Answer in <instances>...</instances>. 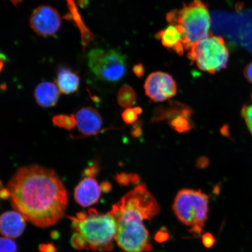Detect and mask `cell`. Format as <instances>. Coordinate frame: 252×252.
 Returning a JSON list of instances; mask_svg holds the SVG:
<instances>
[{
    "label": "cell",
    "mask_w": 252,
    "mask_h": 252,
    "mask_svg": "<svg viewBox=\"0 0 252 252\" xmlns=\"http://www.w3.org/2000/svg\"><path fill=\"white\" fill-rule=\"evenodd\" d=\"M99 164L97 162H94L92 165L87 167L84 170L83 175L84 177L95 178L99 172Z\"/></svg>",
    "instance_id": "25"
},
{
    "label": "cell",
    "mask_w": 252,
    "mask_h": 252,
    "mask_svg": "<svg viewBox=\"0 0 252 252\" xmlns=\"http://www.w3.org/2000/svg\"><path fill=\"white\" fill-rule=\"evenodd\" d=\"M53 124L59 127L70 131L76 126V119L74 115H59L52 119Z\"/></svg>",
    "instance_id": "20"
},
{
    "label": "cell",
    "mask_w": 252,
    "mask_h": 252,
    "mask_svg": "<svg viewBox=\"0 0 252 252\" xmlns=\"http://www.w3.org/2000/svg\"><path fill=\"white\" fill-rule=\"evenodd\" d=\"M100 188H101L102 191L105 192V193L112 190V185L108 182H103L100 185Z\"/></svg>",
    "instance_id": "31"
},
{
    "label": "cell",
    "mask_w": 252,
    "mask_h": 252,
    "mask_svg": "<svg viewBox=\"0 0 252 252\" xmlns=\"http://www.w3.org/2000/svg\"><path fill=\"white\" fill-rule=\"evenodd\" d=\"M42 251L43 252H55V248L51 245H46L45 247L43 245Z\"/></svg>",
    "instance_id": "33"
},
{
    "label": "cell",
    "mask_w": 252,
    "mask_h": 252,
    "mask_svg": "<svg viewBox=\"0 0 252 252\" xmlns=\"http://www.w3.org/2000/svg\"><path fill=\"white\" fill-rule=\"evenodd\" d=\"M75 117L81 137L92 136L103 131L102 116L96 109L85 107L78 110Z\"/></svg>",
    "instance_id": "10"
},
{
    "label": "cell",
    "mask_w": 252,
    "mask_h": 252,
    "mask_svg": "<svg viewBox=\"0 0 252 252\" xmlns=\"http://www.w3.org/2000/svg\"><path fill=\"white\" fill-rule=\"evenodd\" d=\"M131 133L132 136L135 138H138L141 136L142 134H143V130H142L140 122L134 126L131 131Z\"/></svg>",
    "instance_id": "28"
},
{
    "label": "cell",
    "mask_w": 252,
    "mask_h": 252,
    "mask_svg": "<svg viewBox=\"0 0 252 252\" xmlns=\"http://www.w3.org/2000/svg\"><path fill=\"white\" fill-rule=\"evenodd\" d=\"M24 217L18 212H5L1 217V232L6 238H16L23 234L25 228Z\"/></svg>",
    "instance_id": "14"
},
{
    "label": "cell",
    "mask_w": 252,
    "mask_h": 252,
    "mask_svg": "<svg viewBox=\"0 0 252 252\" xmlns=\"http://www.w3.org/2000/svg\"><path fill=\"white\" fill-rule=\"evenodd\" d=\"M229 56L225 40L212 35L194 44L188 53L191 64H195L200 70L212 74L227 67Z\"/></svg>",
    "instance_id": "6"
},
{
    "label": "cell",
    "mask_w": 252,
    "mask_h": 252,
    "mask_svg": "<svg viewBox=\"0 0 252 252\" xmlns=\"http://www.w3.org/2000/svg\"><path fill=\"white\" fill-rule=\"evenodd\" d=\"M193 110L185 104L178 101H169L166 105H160L154 109L151 122L171 121L179 115L192 117Z\"/></svg>",
    "instance_id": "12"
},
{
    "label": "cell",
    "mask_w": 252,
    "mask_h": 252,
    "mask_svg": "<svg viewBox=\"0 0 252 252\" xmlns=\"http://www.w3.org/2000/svg\"><path fill=\"white\" fill-rule=\"evenodd\" d=\"M146 95L155 102L165 101L177 94V86L171 75L161 71L153 72L144 84Z\"/></svg>",
    "instance_id": "8"
},
{
    "label": "cell",
    "mask_w": 252,
    "mask_h": 252,
    "mask_svg": "<svg viewBox=\"0 0 252 252\" xmlns=\"http://www.w3.org/2000/svg\"><path fill=\"white\" fill-rule=\"evenodd\" d=\"M115 179L118 184L122 187H127L130 184H137L140 181V176L135 173H118L116 175Z\"/></svg>",
    "instance_id": "21"
},
{
    "label": "cell",
    "mask_w": 252,
    "mask_h": 252,
    "mask_svg": "<svg viewBox=\"0 0 252 252\" xmlns=\"http://www.w3.org/2000/svg\"><path fill=\"white\" fill-rule=\"evenodd\" d=\"M12 4H13L15 7H17L19 3H20L23 0H10Z\"/></svg>",
    "instance_id": "35"
},
{
    "label": "cell",
    "mask_w": 252,
    "mask_h": 252,
    "mask_svg": "<svg viewBox=\"0 0 252 252\" xmlns=\"http://www.w3.org/2000/svg\"><path fill=\"white\" fill-rule=\"evenodd\" d=\"M228 128L225 127H223L222 128H221V133L223 135H228Z\"/></svg>",
    "instance_id": "34"
},
{
    "label": "cell",
    "mask_w": 252,
    "mask_h": 252,
    "mask_svg": "<svg viewBox=\"0 0 252 252\" xmlns=\"http://www.w3.org/2000/svg\"><path fill=\"white\" fill-rule=\"evenodd\" d=\"M12 207L40 228L55 224L64 216L67 191L52 169L37 165L19 169L8 183Z\"/></svg>",
    "instance_id": "1"
},
{
    "label": "cell",
    "mask_w": 252,
    "mask_h": 252,
    "mask_svg": "<svg viewBox=\"0 0 252 252\" xmlns=\"http://www.w3.org/2000/svg\"><path fill=\"white\" fill-rule=\"evenodd\" d=\"M143 110L140 107L126 109L122 115L123 121L126 124L132 125L137 121L138 116L141 114Z\"/></svg>",
    "instance_id": "22"
},
{
    "label": "cell",
    "mask_w": 252,
    "mask_h": 252,
    "mask_svg": "<svg viewBox=\"0 0 252 252\" xmlns=\"http://www.w3.org/2000/svg\"><path fill=\"white\" fill-rule=\"evenodd\" d=\"M66 1H67L69 11H70V14L68 15L69 16L68 19L71 18V20H73L78 29L80 30L82 43H83V46L85 49L91 42L94 40V36L88 29L82 20L80 12L75 4V0H66Z\"/></svg>",
    "instance_id": "17"
},
{
    "label": "cell",
    "mask_w": 252,
    "mask_h": 252,
    "mask_svg": "<svg viewBox=\"0 0 252 252\" xmlns=\"http://www.w3.org/2000/svg\"><path fill=\"white\" fill-rule=\"evenodd\" d=\"M80 78L75 72L67 67H60L56 85L60 92L69 94L76 93L80 87Z\"/></svg>",
    "instance_id": "16"
},
{
    "label": "cell",
    "mask_w": 252,
    "mask_h": 252,
    "mask_svg": "<svg viewBox=\"0 0 252 252\" xmlns=\"http://www.w3.org/2000/svg\"><path fill=\"white\" fill-rule=\"evenodd\" d=\"M210 160L206 157L198 158L196 161V167L198 169H205L209 165Z\"/></svg>",
    "instance_id": "26"
},
{
    "label": "cell",
    "mask_w": 252,
    "mask_h": 252,
    "mask_svg": "<svg viewBox=\"0 0 252 252\" xmlns=\"http://www.w3.org/2000/svg\"><path fill=\"white\" fill-rule=\"evenodd\" d=\"M101 191V188L95 179L84 177L75 188V200L82 207H90L99 201Z\"/></svg>",
    "instance_id": "11"
},
{
    "label": "cell",
    "mask_w": 252,
    "mask_h": 252,
    "mask_svg": "<svg viewBox=\"0 0 252 252\" xmlns=\"http://www.w3.org/2000/svg\"><path fill=\"white\" fill-rule=\"evenodd\" d=\"M241 114L252 134V105H244L242 109Z\"/></svg>",
    "instance_id": "24"
},
{
    "label": "cell",
    "mask_w": 252,
    "mask_h": 252,
    "mask_svg": "<svg viewBox=\"0 0 252 252\" xmlns=\"http://www.w3.org/2000/svg\"><path fill=\"white\" fill-rule=\"evenodd\" d=\"M68 218L75 231L71 240L75 248L102 252L112 250L117 225L109 212L100 213L92 209Z\"/></svg>",
    "instance_id": "3"
},
{
    "label": "cell",
    "mask_w": 252,
    "mask_h": 252,
    "mask_svg": "<svg viewBox=\"0 0 252 252\" xmlns=\"http://www.w3.org/2000/svg\"><path fill=\"white\" fill-rule=\"evenodd\" d=\"M166 20L170 25L181 27L186 50L212 35L209 8L202 0H193L180 9L169 12Z\"/></svg>",
    "instance_id": "4"
},
{
    "label": "cell",
    "mask_w": 252,
    "mask_h": 252,
    "mask_svg": "<svg viewBox=\"0 0 252 252\" xmlns=\"http://www.w3.org/2000/svg\"><path fill=\"white\" fill-rule=\"evenodd\" d=\"M203 238V242L206 247H209L213 245L214 239L212 235L209 234L205 235Z\"/></svg>",
    "instance_id": "30"
},
{
    "label": "cell",
    "mask_w": 252,
    "mask_h": 252,
    "mask_svg": "<svg viewBox=\"0 0 252 252\" xmlns=\"http://www.w3.org/2000/svg\"><path fill=\"white\" fill-rule=\"evenodd\" d=\"M1 197L3 199H8V198H10V193H9L8 189L7 188H1Z\"/></svg>",
    "instance_id": "32"
},
{
    "label": "cell",
    "mask_w": 252,
    "mask_h": 252,
    "mask_svg": "<svg viewBox=\"0 0 252 252\" xmlns=\"http://www.w3.org/2000/svg\"><path fill=\"white\" fill-rule=\"evenodd\" d=\"M59 88L55 83L43 82L34 90V96L37 104L42 108H52L56 106L60 96Z\"/></svg>",
    "instance_id": "15"
},
{
    "label": "cell",
    "mask_w": 252,
    "mask_h": 252,
    "mask_svg": "<svg viewBox=\"0 0 252 252\" xmlns=\"http://www.w3.org/2000/svg\"><path fill=\"white\" fill-rule=\"evenodd\" d=\"M160 208L144 184L138 185L113 204L109 213L116 222L115 241L126 252H148L152 250L144 221L159 213Z\"/></svg>",
    "instance_id": "2"
},
{
    "label": "cell",
    "mask_w": 252,
    "mask_h": 252,
    "mask_svg": "<svg viewBox=\"0 0 252 252\" xmlns=\"http://www.w3.org/2000/svg\"><path fill=\"white\" fill-rule=\"evenodd\" d=\"M17 245L8 238H2L0 242L1 252H17Z\"/></svg>",
    "instance_id": "23"
},
{
    "label": "cell",
    "mask_w": 252,
    "mask_h": 252,
    "mask_svg": "<svg viewBox=\"0 0 252 252\" xmlns=\"http://www.w3.org/2000/svg\"><path fill=\"white\" fill-rule=\"evenodd\" d=\"M156 38L160 40L163 46L173 50L179 56L184 54L185 46L182 31L178 25H169L156 34Z\"/></svg>",
    "instance_id": "13"
},
{
    "label": "cell",
    "mask_w": 252,
    "mask_h": 252,
    "mask_svg": "<svg viewBox=\"0 0 252 252\" xmlns=\"http://www.w3.org/2000/svg\"><path fill=\"white\" fill-rule=\"evenodd\" d=\"M30 21L32 29L41 36L53 35L62 25L58 11L49 5H41L34 9Z\"/></svg>",
    "instance_id": "9"
},
{
    "label": "cell",
    "mask_w": 252,
    "mask_h": 252,
    "mask_svg": "<svg viewBox=\"0 0 252 252\" xmlns=\"http://www.w3.org/2000/svg\"><path fill=\"white\" fill-rule=\"evenodd\" d=\"M137 99V94L135 91L128 86L122 87L119 90L118 94L119 105L124 108H129L133 106Z\"/></svg>",
    "instance_id": "18"
},
{
    "label": "cell",
    "mask_w": 252,
    "mask_h": 252,
    "mask_svg": "<svg viewBox=\"0 0 252 252\" xmlns=\"http://www.w3.org/2000/svg\"><path fill=\"white\" fill-rule=\"evenodd\" d=\"M169 125L173 130L179 133H185L190 131L194 127L191 118L185 115H179L169 122Z\"/></svg>",
    "instance_id": "19"
},
{
    "label": "cell",
    "mask_w": 252,
    "mask_h": 252,
    "mask_svg": "<svg viewBox=\"0 0 252 252\" xmlns=\"http://www.w3.org/2000/svg\"><path fill=\"white\" fill-rule=\"evenodd\" d=\"M244 74L246 78L252 84V62L245 68Z\"/></svg>",
    "instance_id": "29"
},
{
    "label": "cell",
    "mask_w": 252,
    "mask_h": 252,
    "mask_svg": "<svg viewBox=\"0 0 252 252\" xmlns=\"http://www.w3.org/2000/svg\"><path fill=\"white\" fill-rule=\"evenodd\" d=\"M134 73L138 78L144 76L145 73V68L144 65L141 63L134 65L133 68Z\"/></svg>",
    "instance_id": "27"
},
{
    "label": "cell",
    "mask_w": 252,
    "mask_h": 252,
    "mask_svg": "<svg viewBox=\"0 0 252 252\" xmlns=\"http://www.w3.org/2000/svg\"></svg>",
    "instance_id": "36"
},
{
    "label": "cell",
    "mask_w": 252,
    "mask_h": 252,
    "mask_svg": "<svg viewBox=\"0 0 252 252\" xmlns=\"http://www.w3.org/2000/svg\"><path fill=\"white\" fill-rule=\"evenodd\" d=\"M88 58L91 71L99 80L116 83L125 75L126 56L118 50L94 49Z\"/></svg>",
    "instance_id": "7"
},
{
    "label": "cell",
    "mask_w": 252,
    "mask_h": 252,
    "mask_svg": "<svg viewBox=\"0 0 252 252\" xmlns=\"http://www.w3.org/2000/svg\"><path fill=\"white\" fill-rule=\"evenodd\" d=\"M209 205V197L202 191L184 189L176 195L172 208L179 220L199 237L207 219Z\"/></svg>",
    "instance_id": "5"
}]
</instances>
